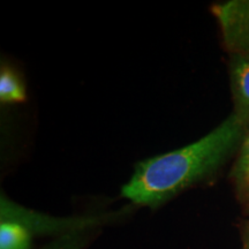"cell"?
<instances>
[{"mask_svg": "<svg viewBox=\"0 0 249 249\" xmlns=\"http://www.w3.org/2000/svg\"><path fill=\"white\" fill-rule=\"evenodd\" d=\"M246 127L233 113L198 141L140 161L121 194L133 203L151 207L170 200L222 166L244 141Z\"/></svg>", "mask_w": 249, "mask_h": 249, "instance_id": "cell-1", "label": "cell"}, {"mask_svg": "<svg viewBox=\"0 0 249 249\" xmlns=\"http://www.w3.org/2000/svg\"><path fill=\"white\" fill-rule=\"evenodd\" d=\"M213 13L219 22L227 48L249 58V0H230L214 5Z\"/></svg>", "mask_w": 249, "mask_h": 249, "instance_id": "cell-2", "label": "cell"}, {"mask_svg": "<svg viewBox=\"0 0 249 249\" xmlns=\"http://www.w3.org/2000/svg\"><path fill=\"white\" fill-rule=\"evenodd\" d=\"M0 99L4 103L23 102L26 99L22 85L11 71H2L0 75Z\"/></svg>", "mask_w": 249, "mask_h": 249, "instance_id": "cell-5", "label": "cell"}, {"mask_svg": "<svg viewBox=\"0 0 249 249\" xmlns=\"http://www.w3.org/2000/svg\"><path fill=\"white\" fill-rule=\"evenodd\" d=\"M231 86L234 99V114L249 124V58L235 54L231 62Z\"/></svg>", "mask_w": 249, "mask_h": 249, "instance_id": "cell-3", "label": "cell"}, {"mask_svg": "<svg viewBox=\"0 0 249 249\" xmlns=\"http://www.w3.org/2000/svg\"><path fill=\"white\" fill-rule=\"evenodd\" d=\"M30 235L17 222L2 220L0 225V249H29Z\"/></svg>", "mask_w": 249, "mask_h": 249, "instance_id": "cell-4", "label": "cell"}, {"mask_svg": "<svg viewBox=\"0 0 249 249\" xmlns=\"http://www.w3.org/2000/svg\"><path fill=\"white\" fill-rule=\"evenodd\" d=\"M233 178L241 188L249 189V133L241 143L239 157L233 169Z\"/></svg>", "mask_w": 249, "mask_h": 249, "instance_id": "cell-6", "label": "cell"}]
</instances>
